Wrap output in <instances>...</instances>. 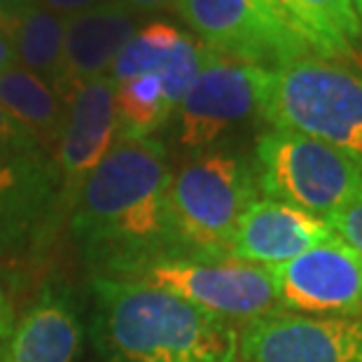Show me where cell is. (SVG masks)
I'll return each mask as SVG.
<instances>
[{"label":"cell","mask_w":362,"mask_h":362,"mask_svg":"<svg viewBox=\"0 0 362 362\" xmlns=\"http://www.w3.org/2000/svg\"><path fill=\"white\" fill-rule=\"evenodd\" d=\"M173 171L157 138L117 136L73 202V234L98 276L127 281L161 257H182L168 222Z\"/></svg>","instance_id":"cell-1"},{"label":"cell","mask_w":362,"mask_h":362,"mask_svg":"<svg viewBox=\"0 0 362 362\" xmlns=\"http://www.w3.org/2000/svg\"><path fill=\"white\" fill-rule=\"evenodd\" d=\"M98 341L110 362H238V329L152 285L94 276Z\"/></svg>","instance_id":"cell-2"},{"label":"cell","mask_w":362,"mask_h":362,"mask_svg":"<svg viewBox=\"0 0 362 362\" xmlns=\"http://www.w3.org/2000/svg\"><path fill=\"white\" fill-rule=\"evenodd\" d=\"M259 117L332 145L362 171V75L320 57L269 73Z\"/></svg>","instance_id":"cell-3"},{"label":"cell","mask_w":362,"mask_h":362,"mask_svg":"<svg viewBox=\"0 0 362 362\" xmlns=\"http://www.w3.org/2000/svg\"><path fill=\"white\" fill-rule=\"evenodd\" d=\"M255 166L229 152H206L173 173L168 222L182 257L225 259L238 220L257 202Z\"/></svg>","instance_id":"cell-4"},{"label":"cell","mask_w":362,"mask_h":362,"mask_svg":"<svg viewBox=\"0 0 362 362\" xmlns=\"http://www.w3.org/2000/svg\"><path fill=\"white\" fill-rule=\"evenodd\" d=\"M255 175L264 199L329 220L362 194V171L332 145L295 131L269 129L255 145Z\"/></svg>","instance_id":"cell-5"},{"label":"cell","mask_w":362,"mask_h":362,"mask_svg":"<svg viewBox=\"0 0 362 362\" xmlns=\"http://www.w3.org/2000/svg\"><path fill=\"white\" fill-rule=\"evenodd\" d=\"M206 47L267 71L315 57L279 0H173Z\"/></svg>","instance_id":"cell-6"},{"label":"cell","mask_w":362,"mask_h":362,"mask_svg":"<svg viewBox=\"0 0 362 362\" xmlns=\"http://www.w3.org/2000/svg\"><path fill=\"white\" fill-rule=\"evenodd\" d=\"M127 281L152 285L185 299L227 322H250L281 311L276 302L274 276L269 267L248 262L161 257L141 267Z\"/></svg>","instance_id":"cell-7"},{"label":"cell","mask_w":362,"mask_h":362,"mask_svg":"<svg viewBox=\"0 0 362 362\" xmlns=\"http://www.w3.org/2000/svg\"><path fill=\"white\" fill-rule=\"evenodd\" d=\"M269 73L206 47L194 82L175 107L178 143L187 150H206L229 129L259 115Z\"/></svg>","instance_id":"cell-8"},{"label":"cell","mask_w":362,"mask_h":362,"mask_svg":"<svg viewBox=\"0 0 362 362\" xmlns=\"http://www.w3.org/2000/svg\"><path fill=\"white\" fill-rule=\"evenodd\" d=\"M269 269L281 311L362 318V255L334 234Z\"/></svg>","instance_id":"cell-9"},{"label":"cell","mask_w":362,"mask_h":362,"mask_svg":"<svg viewBox=\"0 0 362 362\" xmlns=\"http://www.w3.org/2000/svg\"><path fill=\"white\" fill-rule=\"evenodd\" d=\"M241 362H362V318L276 311L238 332Z\"/></svg>","instance_id":"cell-10"},{"label":"cell","mask_w":362,"mask_h":362,"mask_svg":"<svg viewBox=\"0 0 362 362\" xmlns=\"http://www.w3.org/2000/svg\"><path fill=\"white\" fill-rule=\"evenodd\" d=\"M115 91L112 78L105 75L82 84L68 101L64 134L54 152L59 202L68 208L119 136Z\"/></svg>","instance_id":"cell-11"},{"label":"cell","mask_w":362,"mask_h":362,"mask_svg":"<svg viewBox=\"0 0 362 362\" xmlns=\"http://www.w3.org/2000/svg\"><path fill=\"white\" fill-rule=\"evenodd\" d=\"M143 14L119 0L66 17L64 26V71L57 84L59 98L68 105L82 84L110 75V68L124 45L138 33Z\"/></svg>","instance_id":"cell-12"},{"label":"cell","mask_w":362,"mask_h":362,"mask_svg":"<svg viewBox=\"0 0 362 362\" xmlns=\"http://www.w3.org/2000/svg\"><path fill=\"white\" fill-rule=\"evenodd\" d=\"M329 236L332 229L327 220L274 199H257L238 220L229 257L259 267H279Z\"/></svg>","instance_id":"cell-13"},{"label":"cell","mask_w":362,"mask_h":362,"mask_svg":"<svg viewBox=\"0 0 362 362\" xmlns=\"http://www.w3.org/2000/svg\"><path fill=\"white\" fill-rule=\"evenodd\" d=\"M59 199L54 159L0 148V250L26 243Z\"/></svg>","instance_id":"cell-14"},{"label":"cell","mask_w":362,"mask_h":362,"mask_svg":"<svg viewBox=\"0 0 362 362\" xmlns=\"http://www.w3.org/2000/svg\"><path fill=\"white\" fill-rule=\"evenodd\" d=\"M204 54L206 45L202 40H194L166 21H155L138 28L124 45L110 68V78L117 84L143 73H157L164 84L166 101L175 112L202 68Z\"/></svg>","instance_id":"cell-15"},{"label":"cell","mask_w":362,"mask_h":362,"mask_svg":"<svg viewBox=\"0 0 362 362\" xmlns=\"http://www.w3.org/2000/svg\"><path fill=\"white\" fill-rule=\"evenodd\" d=\"M82 351V325L59 292L42 297L12 322L0 344V362H75Z\"/></svg>","instance_id":"cell-16"},{"label":"cell","mask_w":362,"mask_h":362,"mask_svg":"<svg viewBox=\"0 0 362 362\" xmlns=\"http://www.w3.org/2000/svg\"><path fill=\"white\" fill-rule=\"evenodd\" d=\"M66 17L37 0H0V30L12 45L17 66L42 78L57 91L64 71Z\"/></svg>","instance_id":"cell-17"},{"label":"cell","mask_w":362,"mask_h":362,"mask_svg":"<svg viewBox=\"0 0 362 362\" xmlns=\"http://www.w3.org/2000/svg\"><path fill=\"white\" fill-rule=\"evenodd\" d=\"M315 57L351 66L362 61V24L353 0H279Z\"/></svg>","instance_id":"cell-18"},{"label":"cell","mask_w":362,"mask_h":362,"mask_svg":"<svg viewBox=\"0 0 362 362\" xmlns=\"http://www.w3.org/2000/svg\"><path fill=\"white\" fill-rule=\"evenodd\" d=\"M0 107L24 127L45 155L54 159L66 124L68 105L37 75L12 64L0 73Z\"/></svg>","instance_id":"cell-19"},{"label":"cell","mask_w":362,"mask_h":362,"mask_svg":"<svg viewBox=\"0 0 362 362\" xmlns=\"http://www.w3.org/2000/svg\"><path fill=\"white\" fill-rule=\"evenodd\" d=\"M119 136L150 138L173 115L168 105L164 84L157 73H143L115 84Z\"/></svg>","instance_id":"cell-20"},{"label":"cell","mask_w":362,"mask_h":362,"mask_svg":"<svg viewBox=\"0 0 362 362\" xmlns=\"http://www.w3.org/2000/svg\"><path fill=\"white\" fill-rule=\"evenodd\" d=\"M327 225L337 238H341L346 245L362 255V194L346 204L341 211H337L327 220Z\"/></svg>","instance_id":"cell-21"},{"label":"cell","mask_w":362,"mask_h":362,"mask_svg":"<svg viewBox=\"0 0 362 362\" xmlns=\"http://www.w3.org/2000/svg\"><path fill=\"white\" fill-rule=\"evenodd\" d=\"M0 148L19 152H42L40 145L35 143V138L3 107H0Z\"/></svg>","instance_id":"cell-22"},{"label":"cell","mask_w":362,"mask_h":362,"mask_svg":"<svg viewBox=\"0 0 362 362\" xmlns=\"http://www.w3.org/2000/svg\"><path fill=\"white\" fill-rule=\"evenodd\" d=\"M37 3L49 7L52 12H59V14H64V17H71V14L91 10V7L105 3V0H37Z\"/></svg>","instance_id":"cell-23"},{"label":"cell","mask_w":362,"mask_h":362,"mask_svg":"<svg viewBox=\"0 0 362 362\" xmlns=\"http://www.w3.org/2000/svg\"><path fill=\"white\" fill-rule=\"evenodd\" d=\"M10 329H12V306L7 302L5 290L0 288V344H3V339L7 337Z\"/></svg>","instance_id":"cell-24"},{"label":"cell","mask_w":362,"mask_h":362,"mask_svg":"<svg viewBox=\"0 0 362 362\" xmlns=\"http://www.w3.org/2000/svg\"><path fill=\"white\" fill-rule=\"evenodd\" d=\"M119 3H124L138 14H145L152 10H159V7H166L168 3H173V0H119Z\"/></svg>","instance_id":"cell-25"},{"label":"cell","mask_w":362,"mask_h":362,"mask_svg":"<svg viewBox=\"0 0 362 362\" xmlns=\"http://www.w3.org/2000/svg\"><path fill=\"white\" fill-rule=\"evenodd\" d=\"M14 64V52H12V45L7 40V35L0 30V73L5 71V68H10Z\"/></svg>","instance_id":"cell-26"},{"label":"cell","mask_w":362,"mask_h":362,"mask_svg":"<svg viewBox=\"0 0 362 362\" xmlns=\"http://www.w3.org/2000/svg\"><path fill=\"white\" fill-rule=\"evenodd\" d=\"M353 7H356L358 19H360V24H362V0H353Z\"/></svg>","instance_id":"cell-27"}]
</instances>
